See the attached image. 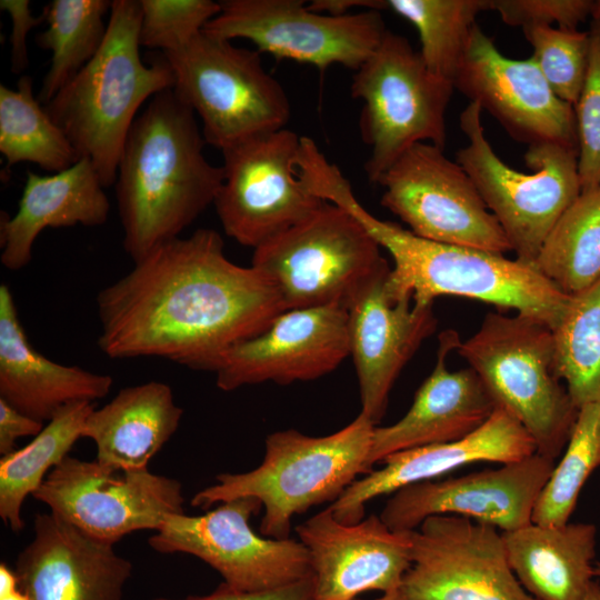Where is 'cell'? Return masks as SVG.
Masks as SVG:
<instances>
[{
	"instance_id": "obj_10",
	"label": "cell",
	"mask_w": 600,
	"mask_h": 600,
	"mask_svg": "<svg viewBox=\"0 0 600 600\" xmlns=\"http://www.w3.org/2000/svg\"><path fill=\"white\" fill-rule=\"evenodd\" d=\"M251 266L290 310L344 306L388 261L348 210L324 201L308 218L253 249Z\"/></svg>"
},
{
	"instance_id": "obj_35",
	"label": "cell",
	"mask_w": 600,
	"mask_h": 600,
	"mask_svg": "<svg viewBox=\"0 0 600 600\" xmlns=\"http://www.w3.org/2000/svg\"><path fill=\"white\" fill-rule=\"evenodd\" d=\"M599 466L600 402H594L579 409L564 452L536 502L531 522L540 526L568 523L583 484Z\"/></svg>"
},
{
	"instance_id": "obj_13",
	"label": "cell",
	"mask_w": 600,
	"mask_h": 600,
	"mask_svg": "<svg viewBox=\"0 0 600 600\" xmlns=\"http://www.w3.org/2000/svg\"><path fill=\"white\" fill-rule=\"evenodd\" d=\"M261 509L258 499L247 497L199 516L170 514L148 543L160 553L199 558L239 591L274 589L312 576L308 550L299 540L267 538L252 530L250 518Z\"/></svg>"
},
{
	"instance_id": "obj_44",
	"label": "cell",
	"mask_w": 600,
	"mask_h": 600,
	"mask_svg": "<svg viewBox=\"0 0 600 600\" xmlns=\"http://www.w3.org/2000/svg\"><path fill=\"white\" fill-rule=\"evenodd\" d=\"M583 600H600V584L593 581Z\"/></svg>"
},
{
	"instance_id": "obj_39",
	"label": "cell",
	"mask_w": 600,
	"mask_h": 600,
	"mask_svg": "<svg viewBox=\"0 0 600 600\" xmlns=\"http://www.w3.org/2000/svg\"><path fill=\"white\" fill-rule=\"evenodd\" d=\"M593 4V0H490V10L512 27L558 23V28L576 30L591 16Z\"/></svg>"
},
{
	"instance_id": "obj_40",
	"label": "cell",
	"mask_w": 600,
	"mask_h": 600,
	"mask_svg": "<svg viewBox=\"0 0 600 600\" xmlns=\"http://www.w3.org/2000/svg\"><path fill=\"white\" fill-rule=\"evenodd\" d=\"M151 600H316L312 576L274 589L246 592L232 589L222 582L216 590L202 596L183 599L154 598Z\"/></svg>"
},
{
	"instance_id": "obj_8",
	"label": "cell",
	"mask_w": 600,
	"mask_h": 600,
	"mask_svg": "<svg viewBox=\"0 0 600 600\" xmlns=\"http://www.w3.org/2000/svg\"><path fill=\"white\" fill-rule=\"evenodd\" d=\"M163 54L174 76L172 90L200 117L207 143L222 151L286 128L289 98L263 68L257 49L237 47L202 30L182 48Z\"/></svg>"
},
{
	"instance_id": "obj_5",
	"label": "cell",
	"mask_w": 600,
	"mask_h": 600,
	"mask_svg": "<svg viewBox=\"0 0 600 600\" xmlns=\"http://www.w3.org/2000/svg\"><path fill=\"white\" fill-rule=\"evenodd\" d=\"M374 427L359 413L328 436L312 437L294 429L270 433L257 468L220 473L217 483L193 496L191 506L208 509L238 498H256L263 508L260 534L288 539L294 516L334 502L358 476L369 473Z\"/></svg>"
},
{
	"instance_id": "obj_15",
	"label": "cell",
	"mask_w": 600,
	"mask_h": 600,
	"mask_svg": "<svg viewBox=\"0 0 600 600\" xmlns=\"http://www.w3.org/2000/svg\"><path fill=\"white\" fill-rule=\"evenodd\" d=\"M118 472L97 460L67 456L32 497L81 532L113 546L134 531L159 530L170 514L184 513L178 480L149 469Z\"/></svg>"
},
{
	"instance_id": "obj_18",
	"label": "cell",
	"mask_w": 600,
	"mask_h": 600,
	"mask_svg": "<svg viewBox=\"0 0 600 600\" xmlns=\"http://www.w3.org/2000/svg\"><path fill=\"white\" fill-rule=\"evenodd\" d=\"M453 84L514 140L528 147L557 143L578 150L573 106L554 94L532 57L516 60L503 56L478 24Z\"/></svg>"
},
{
	"instance_id": "obj_45",
	"label": "cell",
	"mask_w": 600,
	"mask_h": 600,
	"mask_svg": "<svg viewBox=\"0 0 600 600\" xmlns=\"http://www.w3.org/2000/svg\"><path fill=\"white\" fill-rule=\"evenodd\" d=\"M357 600H361V599H357ZM373 600H407V599L403 597L401 590L399 589V590H394L388 593H383L381 597Z\"/></svg>"
},
{
	"instance_id": "obj_26",
	"label": "cell",
	"mask_w": 600,
	"mask_h": 600,
	"mask_svg": "<svg viewBox=\"0 0 600 600\" xmlns=\"http://www.w3.org/2000/svg\"><path fill=\"white\" fill-rule=\"evenodd\" d=\"M103 189L88 158L48 176L28 171L16 214L1 212L2 266L13 271L24 268L32 259L36 239L47 228L103 224L110 210Z\"/></svg>"
},
{
	"instance_id": "obj_20",
	"label": "cell",
	"mask_w": 600,
	"mask_h": 600,
	"mask_svg": "<svg viewBox=\"0 0 600 600\" xmlns=\"http://www.w3.org/2000/svg\"><path fill=\"white\" fill-rule=\"evenodd\" d=\"M388 264L346 302L349 350L358 377L361 411L376 426L403 367L437 327L433 304L393 298Z\"/></svg>"
},
{
	"instance_id": "obj_6",
	"label": "cell",
	"mask_w": 600,
	"mask_h": 600,
	"mask_svg": "<svg viewBox=\"0 0 600 600\" xmlns=\"http://www.w3.org/2000/svg\"><path fill=\"white\" fill-rule=\"evenodd\" d=\"M456 351L478 374L496 407L529 433L537 453L551 460L562 454L579 409L556 373L548 324L519 313L489 312Z\"/></svg>"
},
{
	"instance_id": "obj_11",
	"label": "cell",
	"mask_w": 600,
	"mask_h": 600,
	"mask_svg": "<svg viewBox=\"0 0 600 600\" xmlns=\"http://www.w3.org/2000/svg\"><path fill=\"white\" fill-rule=\"evenodd\" d=\"M203 31L217 38L251 41L278 59L309 63L321 71L332 64L357 70L381 43L387 28L380 11L366 9L334 16L303 0H222Z\"/></svg>"
},
{
	"instance_id": "obj_32",
	"label": "cell",
	"mask_w": 600,
	"mask_h": 600,
	"mask_svg": "<svg viewBox=\"0 0 600 600\" xmlns=\"http://www.w3.org/2000/svg\"><path fill=\"white\" fill-rule=\"evenodd\" d=\"M0 152L9 170L32 162L56 173L79 159L76 149L33 96L32 78H19L17 90L0 86Z\"/></svg>"
},
{
	"instance_id": "obj_30",
	"label": "cell",
	"mask_w": 600,
	"mask_h": 600,
	"mask_svg": "<svg viewBox=\"0 0 600 600\" xmlns=\"http://www.w3.org/2000/svg\"><path fill=\"white\" fill-rule=\"evenodd\" d=\"M108 0H52L43 8L47 28L37 44L50 50L51 62L37 96L44 106L100 50L108 30Z\"/></svg>"
},
{
	"instance_id": "obj_1",
	"label": "cell",
	"mask_w": 600,
	"mask_h": 600,
	"mask_svg": "<svg viewBox=\"0 0 600 600\" xmlns=\"http://www.w3.org/2000/svg\"><path fill=\"white\" fill-rule=\"evenodd\" d=\"M201 228L164 242L97 296L98 346L112 359L158 357L210 371L286 309L259 270L230 261Z\"/></svg>"
},
{
	"instance_id": "obj_47",
	"label": "cell",
	"mask_w": 600,
	"mask_h": 600,
	"mask_svg": "<svg viewBox=\"0 0 600 600\" xmlns=\"http://www.w3.org/2000/svg\"><path fill=\"white\" fill-rule=\"evenodd\" d=\"M593 576L600 578V562L594 564V567H593Z\"/></svg>"
},
{
	"instance_id": "obj_22",
	"label": "cell",
	"mask_w": 600,
	"mask_h": 600,
	"mask_svg": "<svg viewBox=\"0 0 600 600\" xmlns=\"http://www.w3.org/2000/svg\"><path fill=\"white\" fill-rule=\"evenodd\" d=\"M17 557L19 587L31 600H123L132 563L53 513H38Z\"/></svg>"
},
{
	"instance_id": "obj_33",
	"label": "cell",
	"mask_w": 600,
	"mask_h": 600,
	"mask_svg": "<svg viewBox=\"0 0 600 600\" xmlns=\"http://www.w3.org/2000/svg\"><path fill=\"white\" fill-rule=\"evenodd\" d=\"M381 10L393 11L416 28L426 67L453 84L476 19L490 10V0H380Z\"/></svg>"
},
{
	"instance_id": "obj_28",
	"label": "cell",
	"mask_w": 600,
	"mask_h": 600,
	"mask_svg": "<svg viewBox=\"0 0 600 600\" xmlns=\"http://www.w3.org/2000/svg\"><path fill=\"white\" fill-rule=\"evenodd\" d=\"M508 562L537 600H583L593 580L597 528L529 523L501 532Z\"/></svg>"
},
{
	"instance_id": "obj_43",
	"label": "cell",
	"mask_w": 600,
	"mask_h": 600,
	"mask_svg": "<svg viewBox=\"0 0 600 600\" xmlns=\"http://www.w3.org/2000/svg\"><path fill=\"white\" fill-rule=\"evenodd\" d=\"M0 600H31V598L20 589L14 570L7 563L0 564Z\"/></svg>"
},
{
	"instance_id": "obj_12",
	"label": "cell",
	"mask_w": 600,
	"mask_h": 600,
	"mask_svg": "<svg viewBox=\"0 0 600 600\" xmlns=\"http://www.w3.org/2000/svg\"><path fill=\"white\" fill-rule=\"evenodd\" d=\"M300 144L301 137L283 128L222 150L223 180L213 206L228 237L256 249L324 203L299 177Z\"/></svg>"
},
{
	"instance_id": "obj_14",
	"label": "cell",
	"mask_w": 600,
	"mask_h": 600,
	"mask_svg": "<svg viewBox=\"0 0 600 600\" xmlns=\"http://www.w3.org/2000/svg\"><path fill=\"white\" fill-rule=\"evenodd\" d=\"M377 183L383 189L381 204L418 237L503 254L512 251L472 179L442 148L412 146Z\"/></svg>"
},
{
	"instance_id": "obj_9",
	"label": "cell",
	"mask_w": 600,
	"mask_h": 600,
	"mask_svg": "<svg viewBox=\"0 0 600 600\" xmlns=\"http://www.w3.org/2000/svg\"><path fill=\"white\" fill-rule=\"evenodd\" d=\"M453 90L428 70L408 39L387 31L351 82L352 98L363 101L359 127L370 148L364 170L372 183L417 143L444 148Z\"/></svg>"
},
{
	"instance_id": "obj_23",
	"label": "cell",
	"mask_w": 600,
	"mask_h": 600,
	"mask_svg": "<svg viewBox=\"0 0 600 600\" xmlns=\"http://www.w3.org/2000/svg\"><path fill=\"white\" fill-rule=\"evenodd\" d=\"M534 453L536 444L524 428L506 410L496 407L480 428L461 439L388 456L381 462L382 468L357 479L328 509L340 522L357 523L364 518L366 504L378 497L413 483L437 480L468 464H503Z\"/></svg>"
},
{
	"instance_id": "obj_7",
	"label": "cell",
	"mask_w": 600,
	"mask_h": 600,
	"mask_svg": "<svg viewBox=\"0 0 600 600\" xmlns=\"http://www.w3.org/2000/svg\"><path fill=\"white\" fill-rule=\"evenodd\" d=\"M481 113L474 102L460 113L467 144L457 152V162L498 220L516 258L534 264L549 232L581 192L578 150L557 143L529 146L524 161L531 172L517 171L493 151Z\"/></svg>"
},
{
	"instance_id": "obj_3",
	"label": "cell",
	"mask_w": 600,
	"mask_h": 600,
	"mask_svg": "<svg viewBox=\"0 0 600 600\" xmlns=\"http://www.w3.org/2000/svg\"><path fill=\"white\" fill-rule=\"evenodd\" d=\"M204 142L196 113L172 88L153 96L132 123L116 194L123 248L133 262L178 238L213 204L223 171L207 160Z\"/></svg>"
},
{
	"instance_id": "obj_21",
	"label": "cell",
	"mask_w": 600,
	"mask_h": 600,
	"mask_svg": "<svg viewBox=\"0 0 600 600\" xmlns=\"http://www.w3.org/2000/svg\"><path fill=\"white\" fill-rule=\"evenodd\" d=\"M296 531L310 557L316 600L399 590L411 567V531H394L380 516L343 523L327 507Z\"/></svg>"
},
{
	"instance_id": "obj_46",
	"label": "cell",
	"mask_w": 600,
	"mask_h": 600,
	"mask_svg": "<svg viewBox=\"0 0 600 600\" xmlns=\"http://www.w3.org/2000/svg\"><path fill=\"white\" fill-rule=\"evenodd\" d=\"M592 20L600 21V0H596L591 13Z\"/></svg>"
},
{
	"instance_id": "obj_2",
	"label": "cell",
	"mask_w": 600,
	"mask_h": 600,
	"mask_svg": "<svg viewBox=\"0 0 600 600\" xmlns=\"http://www.w3.org/2000/svg\"><path fill=\"white\" fill-rule=\"evenodd\" d=\"M322 200L348 210L391 257L387 289L396 299L433 304L440 296H457L513 309L553 330L571 296L563 293L536 267L503 253L431 241L370 213L357 199L337 164L319 163L310 179Z\"/></svg>"
},
{
	"instance_id": "obj_37",
	"label": "cell",
	"mask_w": 600,
	"mask_h": 600,
	"mask_svg": "<svg viewBox=\"0 0 600 600\" xmlns=\"http://www.w3.org/2000/svg\"><path fill=\"white\" fill-rule=\"evenodd\" d=\"M140 46L163 53L186 46L220 11L212 0H140Z\"/></svg>"
},
{
	"instance_id": "obj_16",
	"label": "cell",
	"mask_w": 600,
	"mask_h": 600,
	"mask_svg": "<svg viewBox=\"0 0 600 600\" xmlns=\"http://www.w3.org/2000/svg\"><path fill=\"white\" fill-rule=\"evenodd\" d=\"M407 600H537L517 579L501 531L471 519L440 514L411 531Z\"/></svg>"
},
{
	"instance_id": "obj_4",
	"label": "cell",
	"mask_w": 600,
	"mask_h": 600,
	"mask_svg": "<svg viewBox=\"0 0 600 600\" xmlns=\"http://www.w3.org/2000/svg\"><path fill=\"white\" fill-rule=\"evenodd\" d=\"M140 0H113L98 53L44 104L80 158H88L104 188L116 183L121 153L140 106L173 88L164 54L147 66L140 57Z\"/></svg>"
},
{
	"instance_id": "obj_41",
	"label": "cell",
	"mask_w": 600,
	"mask_h": 600,
	"mask_svg": "<svg viewBox=\"0 0 600 600\" xmlns=\"http://www.w3.org/2000/svg\"><path fill=\"white\" fill-rule=\"evenodd\" d=\"M0 9L7 11L11 18V71L21 73L28 66L27 34L44 22V17H34L28 0H1Z\"/></svg>"
},
{
	"instance_id": "obj_24",
	"label": "cell",
	"mask_w": 600,
	"mask_h": 600,
	"mask_svg": "<svg viewBox=\"0 0 600 600\" xmlns=\"http://www.w3.org/2000/svg\"><path fill=\"white\" fill-rule=\"evenodd\" d=\"M436 364L421 383L407 413L387 427H374L369 472L390 454L461 439L480 428L496 403L471 368L451 371L447 357L461 342L453 329L439 334Z\"/></svg>"
},
{
	"instance_id": "obj_17",
	"label": "cell",
	"mask_w": 600,
	"mask_h": 600,
	"mask_svg": "<svg viewBox=\"0 0 600 600\" xmlns=\"http://www.w3.org/2000/svg\"><path fill=\"white\" fill-rule=\"evenodd\" d=\"M554 460L539 453L494 469L430 480L399 489L380 518L394 531H412L432 516L450 514L492 526L501 532L531 523L536 502Z\"/></svg>"
},
{
	"instance_id": "obj_25",
	"label": "cell",
	"mask_w": 600,
	"mask_h": 600,
	"mask_svg": "<svg viewBox=\"0 0 600 600\" xmlns=\"http://www.w3.org/2000/svg\"><path fill=\"white\" fill-rule=\"evenodd\" d=\"M112 384L108 374L61 364L37 351L10 289L0 286V399L43 423L70 403L104 398Z\"/></svg>"
},
{
	"instance_id": "obj_19",
	"label": "cell",
	"mask_w": 600,
	"mask_h": 600,
	"mask_svg": "<svg viewBox=\"0 0 600 600\" xmlns=\"http://www.w3.org/2000/svg\"><path fill=\"white\" fill-rule=\"evenodd\" d=\"M350 356L343 304L284 310L260 333L226 351L213 366L223 391L243 386L319 379Z\"/></svg>"
},
{
	"instance_id": "obj_27",
	"label": "cell",
	"mask_w": 600,
	"mask_h": 600,
	"mask_svg": "<svg viewBox=\"0 0 600 600\" xmlns=\"http://www.w3.org/2000/svg\"><path fill=\"white\" fill-rule=\"evenodd\" d=\"M182 414L170 386L149 381L126 387L102 408L93 409L82 437L96 443V460L110 469H148L177 431Z\"/></svg>"
},
{
	"instance_id": "obj_36",
	"label": "cell",
	"mask_w": 600,
	"mask_h": 600,
	"mask_svg": "<svg viewBox=\"0 0 600 600\" xmlns=\"http://www.w3.org/2000/svg\"><path fill=\"white\" fill-rule=\"evenodd\" d=\"M523 33L533 49L531 57L551 90L574 106L588 70L589 31L536 26L524 28Z\"/></svg>"
},
{
	"instance_id": "obj_31",
	"label": "cell",
	"mask_w": 600,
	"mask_h": 600,
	"mask_svg": "<svg viewBox=\"0 0 600 600\" xmlns=\"http://www.w3.org/2000/svg\"><path fill=\"white\" fill-rule=\"evenodd\" d=\"M534 264L569 296L600 279V186L581 191L561 214Z\"/></svg>"
},
{
	"instance_id": "obj_29",
	"label": "cell",
	"mask_w": 600,
	"mask_h": 600,
	"mask_svg": "<svg viewBox=\"0 0 600 600\" xmlns=\"http://www.w3.org/2000/svg\"><path fill=\"white\" fill-rule=\"evenodd\" d=\"M94 409L92 402H73L62 408L26 447L0 459V517L19 533L24 528L22 507L48 473L67 456Z\"/></svg>"
},
{
	"instance_id": "obj_34",
	"label": "cell",
	"mask_w": 600,
	"mask_h": 600,
	"mask_svg": "<svg viewBox=\"0 0 600 600\" xmlns=\"http://www.w3.org/2000/svg\"><path fill=\"white\" fill-rule=\"evenodd\" d=\"M552 333L556 373L574 406L600 402V279L571 296Z\"/></svg>"
},
{
	"instance_id": "obj_38",
	"label": "cell",
	"mask_w": 600,
	"mask_h": 600,
	"mask_svg": "<svg viewBox=\"0 0 600 600\" xmlns=\"http://www.w3.org/2000/svg\"><path fill=\"white\" fill-rule=\"evenodd\" d=\"M590 52L582 90L573 106L581 191L600 186V21L589 29Z\"/></svg>"
},
{
	"instance_id": "obj_42",
	"label": "cell",
	"mask_w": 600,
	"mask_h": 600,
	"mask_svg": "<svg viewBox=\"0 0 600 600\" xmlns=\"http://www.w3.org/2000/svg\"><path fill=\"white\" fill-rule=\"evenodd\" d=\"M43 428L42 422L23 414L0 399V454L2 457L16 450L19 438L36 437Z\"/></svg>"
}]
</instances>
